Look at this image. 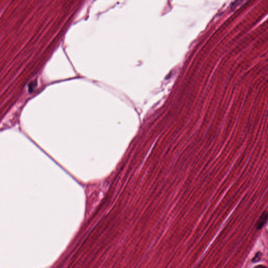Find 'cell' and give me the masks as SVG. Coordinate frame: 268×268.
I'll use <instances>...</instances> for the list:
<instances>
[{"mask_svg": "<svg viewBox=\"0 0 268 268\" xmlns=\"http://www.w3.org/2000/svg\"><path fill=\"white\" fill-rule=\"evenodd\" d=\"M267 218H268V214H267V212L265 211L261 214V216L259 217V219L257 221L256 224V228L257 229H258V230L261 229V228L264 227V224L267 221Z\"/></svg>", "mask_w": 268, "mask_h": 268, "instance_id": "1", "label": "cell"}, {"mask_svg": "<svg viewBox=\"0 0 268 268\" xmlns=\"http://www.w3.org/2000/svg\"><path fill=\"white\" fill-rule=\"evenodd\" d=\"M261 257H262V254H261L260 252H258L257 253L255 257L252 259V261L253 262H258V261L260 260V259H261Z\"/></svg>", "mask_w": 268, "mask_h": 268, "instance_id": "2", "label": "cell"}, {"mask_svg": "<svg viewBox=\"0 0 268 268\" xmlns=\"http://www.w3.org/2000/svg\"><path fill=\"white\" fill-rule=\"evenodd\" d=\"M254 268H267L266 266H263V265H258V266L254 267Z\"/></svg>", "mask_w": 268, "mask_h": 268, "instance_id": "3", "label": "cell"}]
</instances>
